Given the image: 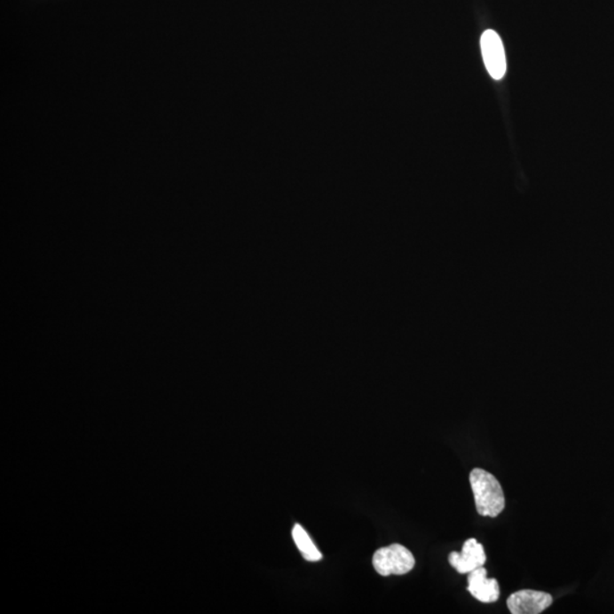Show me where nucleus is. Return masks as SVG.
I'll list each match as a JSON object with an SVG mask.
<instances>
[{
    "instance_id": "1",
    "label": "nucleus",
    "mask_w": 614,
    "mask_h": 614,
    "mask_svg": "<svg viewBox=\"0 0 614 614\" xmlns=\"http://www.w3.org/2000/svg\"><path fill=\"white\" fill-rule=\"evenodd\" d=\"M470 484L474 492L476 512L482 516L496 518L505 508L502 486L494 475L476 468L470 472Z\"/></svg>"
},
{
    "instance_id": "2",
    "label": "nucleus",
    "mask_w": 614,
    "mask_h": 614,
    "mask_svg": "<svg viewBox=\"0 0 614 614\" xmlns=\"http://www.w3.org/2000/svg\"><path fill=\"white\" fill-rule=\"evenodd\" d=\"M373 564L381 576H403L414 568L415 559L410 549L401 544H393L378 549L374 553Z\"/></svg>"
},
{
    "instance_id": "3",
    "label": "nucleus",
    "mask_w": 614,
    "mask_h": 614,
    "mask_svg": "<svg viewBox=\"0 0 614 614\" xmlns=\"http://www.w3.org/2000/svg\"><path fill=\"white\" fill-rule=\"evenodd\" d=\"M484 66L492 79L500 80L507 72L502 39L494 30H486L480 38Z\"/></svg>"
},
{
    "instance_id": "4",
    "label": "nucleus",
    "mask_w": 614,
    "mask_h": 614,
    "mask_svg": "<svg viewBox=\"0 0 614 614\" xmlns=\"http://www.w3.org/2000/svg\"><path fill=\"white\" fill-rule=\"evenodd\" d=\"M553 596L551 594L523 589L508 596V608L512 614H539L551 607Z\"/></svg>"
},
{
    "instance_id": "5",
    "label": "nucleus",
    "mask_w": 614,
    "mask_h": 614,
    "mask_svg": "<svg viewBox=\"0 0 614 614\" xmlns=\"http://www.w3.org/2000/svg\"><path fill=\"white\" fill-rule=\"evenodd\" d=\"M486 555L483 544L478 543L476 539L466 540L463 544L462 551L452 552L448 556V563L455 569L456 571L464 575L470 573L480 567H484L486 563Z\"/></svg>"
},
{
    "instance_id": "6",
    "label": "nucleus",
    "mask_w": 614,
    "mask_h": 614,
    "mask_svg": "<svg viewBox=\"0 0 614 614\" xmlns=\"http://www.w3.org/2000/svg\"><path fill=\"white\" fill-rule=\"evenodd\" d=\"M468 591L483 603H494L500 596L499 581L495 578L490 579L484 567L468 573Z\"/></svg>"
},
{
    "instance_id": "7",
    "label": "nucleus",
    "mask_w": 614,
    "mask_h": 614,
    "mask_svg": "<svg viewBox=\"0 0 614 614\" xmlns=\"http://www.w3.org/2000/svg\"><path fill=\"white\" fill-rule=\"evenodd\" d=\"M293 539L305 560L310 561V563H317V561L322 559L320 551L315 547L312 539H310V536L307 535V532L300 524H296L294 527Z\"/></svg>"
}]
</instances>
